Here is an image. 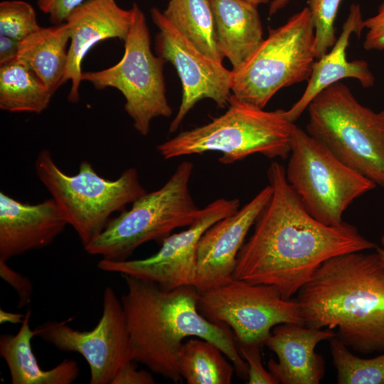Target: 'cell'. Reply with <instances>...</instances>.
Returning a JSON list of instances; mask_svg holds the SVG:
<instances>
[{"label": "cell", "instance_id": "cell-12", "mask_svg": "<svg viewBox=\"0 0 384 384\" xmlns=\"http://www.w3.org/2000/svg\"><path fill=\"white\" fill-rule=\"evenodd\" d=\"M72 319L48 321L33 330L36 336L60 351L75 352L87 361L90 384H112L119 370L134 361L121 299L111 287L103 293L102 314L96 326L80 331L68 325Z\"/></svg>", "mask_w": 384, "mask_h": 384}, {"label": "cell", "instance_id": "cell-13", "mask_svg": "<svg viewBox=\"0 0 384 384\" xmlns=\"http://www.w3.org/2000/svg\"><path fill=\"white\" fill-rule=\"evenodd\" d=\"M238 198H218L201 208L188 228L171 234L162 241L154 255L140 260L113 261L102 259L97 267L152 282L165 290L193 284L196 271L197 248L203 234L218 220L239 209Z\"/></svg>", "mask_w": 384, "mask_h": 384}, {"label": "cell", "instance_id": "cell-27", "mask_svg": "<svg viewBox=\"0 0 384 384\" xmlns=\"http://www.w3.org/2000/svg\"><path fill=\"white\" fill-rule=\"evenodd\" d=\"M33 7L21 0H5L0 3V35L21 41L38 31Z\"/></svg>", "mask_w": 384, "mask_h": 384}, {"label": "cell", "instance_id": "cell-17", "mask_svg": "<svg viewBox=\"0 0 384 384\" xmlns=\"http://www.w3.org/2000/svg\"><path fill=\"white\" fill-rule=\"evenodd\" d=\"M68 222L51 198L37 204L23 203L0 192V260L50 245Z\"/></svg>", "mask_w": 384, "mask_h": 384}, {"label": "cell", "instance_id": "cell-36", "mask_svg": "<svg viewBox=\"0 0 384 384\" xmlns=\"http://www.w3.org/2000/svg\"><path fill=\"white\" fill-rule=\"evenodd\" d=\"M289 1V0H275L274 2L270 4L269 9V16H273L278 11L284 8Z\"/></svg>", "mask_w": 384, "mask_h": 384}, {"label": "cell", "instance_id": "cell-23", "mask_svg": "<svg viewBox=\"0 0 384 384\" xmlns=\"http://www.w3.org/2000/svg\"><path fill=\"white\" fill-rule=\"evenodd\" d=\"M163 14L201 52L223 62L210 0H169Z\"/></svg>", "mask_w": 384, "mask_h": 384}, {"label": "cell", "instance_id": "cell-5", "mask_svg": "<svg viewBox=\"0 0 384 384\" xmlns=\"http://www.w3.org/2000/svg\"><path fill=\"white\" fill-rule=\"evenodd\" d=\"M306 132L347 166L384 187V114L337 82L309 103Z\"/></svg>", "mask_w": 384, "mask_h": 384}, {"label": "cell", "instance_id": "cell-18", "mask_svg": "<svg viewBox=\"0 0 384 384\" xmlns=\"http://www.w3.org/2000/svg\"><path fill=\"white\" fill-rule=\"evenodd\" d=\"M336 334L331 329H315L293 323L274 327L265 345L275 353L269 370L282 384H319L324 376V360L315 352L316 345Z\"/></svg>", "mask_w": 384, "mask_h": 384}, {"label": "cell", "instance_id": "cell-38", "mask_svg": "<svg viewBox=\"0 0 384 384\" xmlns=\"http://www.w3.org/2000/svg\"><path fill=\"white\" fill-rule=\"evenodd\" d=\"M245 1L258 6L259 5H261V4H270L272 2H274L275 0H245Z\"/></svg>", "mask_w": 384, "mask_h": 384}, {"label": "cell", "instance_id": "cell-31", "mask_svg": "<svg viewBox=\"0 0 384 384\" xmlns=\"http://www.w3.org/2000/svg\"><path fill=\"white\" fill-rule=\"evenodd\" d=\"M0 276L18 293L19 308H22L30 302L33 287L28 278L11 269L6 261L2 260H0Z\"/></svg>", "mask_w": 384, "mask_h": 384}, {"label": "cell", "instance_id": "cell-21", "mask_svg": "<svg viewBox=\"0 0 384 384\" xmlns=\"http://www.w3.org/2000/svg\"><path fill=\"white\" fill-rule=\"evenodd\" d=\"M31 311L28 310L16 334L0 336V355L8 366L12 384H70L79 375L78 363L64 359L54 368L44 370L35 356L31 340L36 336L29 321Z\"/></svg>", "mask_w": 384, "mask_h": 384}, {"label": "cell", "instance_id": "cell-6", "mask_svg": "<svg viewBox=\"0 0 384 384\" xmlns=\"http://www.w3.org/2000/svg\"><path fill=\"white\" fill-rule=\"evenodd\" d=\"M35 171L83 247L102 233L111 215L125 210L127 204L146 192L134 168L110 180L99 175L89 161H82L78 172L70 175L57 165L46 149L38 153Z\"/></svg>", "mask_w": 384, "mask_h": 384}, {"label": "cell", "instance_id": "cell-39", "mask_svg": "<svg viewBox=\"0 0 384 384\" xmlns=\"http://www.w3.org/2000/svg\"><path fill=\"white\" fill-rule=\"evenodd\" d=\"M380 241L383 247H384V235L382 236Z\"/></svg>", "mask_w": 384, "mask_h": 384}, {"label": "cell", "instance_id": "cell-19", "mask_svg": "<svg viewBox=\"0 0 384 384\" xmlns=\"http://www.w3.org/2000/svg\"><path fill=\"white\" fill-rule=\"evenodd\" d=\"M361 6L353 4L343 24L341 33L332 48L316 59L307 85L300 98L285 111L287 119L294 123L307 109L309 103L322 90L345 78H353L365 87L375 83V77L363 60H348L346 50L352 34L361 36L364 29Z\"/></svg>", "mask_w": 384, "mask_h": 384}, {"label": "cell", "instance_id": "cell-40", "mask_svg": "<svg viewBox=\"0 0 384 384\" xmlns=\"http://www.w3.org/2000/svg\"><path fill=\"white\" fill-rule=\"evenodd\" d=\"M381 112L384 114V110L383 111H381Z\"/></svg>", "mask_w": 384, "mask_h": 384}, {"label": "cell", "instance_id": "cell-16", "mask_svg": "<svg viewBox=\"0 0 384 384\" xmlns=\"http://www.w3.org/2000/svg\"><path fill=\"white\" fill-rule=\"evenodd\" d=\"M132 9H124L116 0H85L75 8L65 21L70 31L68 58L63 84L70 81L68 100H80L82 63L97 43L109 38L125 41L132 22Z\"/></svg>", "mask_w": 384, "mask_h": 384}, {"label": "cell", "instance_id": "cell-4", "mask_svg": "<svg viewBox=\"0 0 384 384\" xmlns=\"http://www.w3.org/2000/svg\"><path fill=\"white\" fill-rule=\"evenodd\" d=\"M285 111H266L232 95L223 114L181 132L156 148L165 159L211 151L222 154L219 161L223 164L255 154L286 159L295 124L287 119Z\"/></svg>", "mask_w": 384, "mask_h": 384}, {"label": "cell", "instance_id": "cell-25", "mask_svg": "<svg viewBox=\"0 0 384 384\" xmlns=\"http://www.w3.org/2000/svg\"><path fill=\"white\" fill-rule=\"evenodd\" d=\"M223 351L213 343L198 337L183 342L178 369L188 384H230L234 372Z\"/></svg>", "mask_w": 384, "mask_h": 384}, {"label": "cell", "instance_id": "cell-10", "mask_svg": "<svg viewBox=\"0 0 384 384\" xmlns=\"http://www.w3.org/2000/svg\"><path fill=\"white\" fill-rule=\"evenodd\" d=\"M132 22L124 43V53L115 65L103 70L82 72V81L97 90L114 88L125 99L124 110L134 129L142 136L150 131L152 120L169 117L172 109L166 96L165 60L154 55L144 14L132 4Z\"/></svg>", "mask_w": 384, "mask_h": 384}, {"label": "cell", "instance_id": "cell-37", "mask_svg": "<svg viewBox=\"0 0 384 384\" xmlns=\"http://www.w3.org/2000/svg\"><path fill=\"white\" fill-rule=\"evenodd\" d=\"M375 249L376 253L378 255L380 264L384 268V247H378L377 245Z\"/></svg>", "mask_w": 384, "mask_h": 384}, {"label": "cell", "instance_id": "cell-20", "mask_svg": "<svg viewBox=\"0 0 384 384\" xmlns=\"http://www.w3.org/2000/svg\"><path fill=\"white\" fill-rule=\"evenodd\" d=\"M210 1L220 48L236 71L264 40L257 6L245 0Z\"/></svg>", "mask_w": 384, "mask_h": 384}, {"label": "cell", "instance_id": "cell-24", "mask_svg": "<svg viewBox=\"0 0 384 384\" xmlns=\"http://www.w3.org/2000/svg\"><path fill=\"white\" fill-rule=\"evenodd\" d=\"M53 95L38 77L17 60L0 65V109L12 112L39 114Z\"/></svg>", "mask_w": 384, "mask_h": 384}, {"label": "cell", "instance_id": "cell-14", "mask_svg": "<svg viewBox=\"0 0 384 384\" xmlns=\"http://www.w3.org/2000/svg\"><path fill=\"white\" fill-rule=\"evenodd\" d=\"M150 14L159 29L155 38L156 54L174 65L182 85L181 102L169 128V133H174L189 111L203 99L212 100L220 108L228 107L233 71L196 48L158 8H151Z\"/></svg>", "mask_w": 384, "mask_h": 384}, {"label": "cell", "instance_id": "cell-29", "mask_svg": "<svg viewBox=\"0 0 384 384\" xmlns=\"http://www.w3.org/2000/svg\"><path fill=\"white\" fill-rule=\"evenodd\" d=\"M241 357L247 365L248 384H277L279 382L269 370L267 371L262 363L261 346L257 345L237 344Z\"/></svg>", "mask_w": 384, "mask_h": 384}, {"label": "cell", "instance_id": "cell-11", "mask_svg": "<svg viewBox=\"0 0 384 384\" xmlns=\"http://www.w3.org/2000/svg\"><path fill=\"white\" fill-rule=\"evenodd\" d=\"M198 308L208 320L228 326L236 343L262 347L273 327L304 325L297 299H284L273 285L233 279L199 293Z\"/></svg>", "mask_w": 384, "mask_h": 384}, {"label": "cell", "instance_id": "cell-35", "mask_svg": "<svg viewBox=\"0 0 384 384\" xmlns=\"http://www.w3.org/2000/svg\"><path fill=\"white\" fill-rule=\"evenodd\" d=\"M26 314L20 313H11L8 312L2 309H0V323L4 324L6 322L17 324H21L25 318Z\"/></svg>", "mask_w": 384, "mask_h": 384}, {"label": "cell", "instance_id": "cell-30", "mask_svg": "<svg viewBox=\"0 0 384 384\" xmlns=\"http://www.w3.org/2000/svg\"><path fill=\"white\" fill-rule=\"evenodd\" d=\"M367 29L363 48L367 50L384 49V0L378 9L377 14L363 20Z\"/></svg>", "mask_w": 384, "mask_h": 384}, {"label": "cell", "instance_id": "cell-9", "mask_svg": "<svg viewBox=\"0 0 384 384\" xmlns=\"http://www.w3.org/2000/svg\"><path fill=\"white\" fill-rule=\"evenodd\" d=\"M289 156L288 183L307 213L324 225L341 224L353 201L376 186L296 125Z\"/></svg>", "mask_w": 384, "mask_h": 384}, {"label": "cell", "instance_id": "cell-33", "mask_svg": "<svg viewBox=\"0 0 384 384\" xmlns=\"http://www.w3.org/2000/svg\"><path fill=\"white\" fill-rule=\"evenodd\" d=\"M155 380L151 374L138 370L133 361L122 367L115 376L112 384H154Z\"/></svg>", "mask_w": 384, "mask_h": 384}, {"label": "cell", "instance_id": "cell-2", "mask_svg": "<svg viewBox=\"0 0 384 384\" xmlns=\"http://www.w3.org/2000/svg\"><path fill=\"white\" fill-rule=\"evenodd\" d=\"M127 291L121 296L134 361L174 383L182 380L178 356L184 338L195 336L215 344L232 362L238 375L247 380L230 329L208 320L199 311V292L192 286L165 290L156 284L122 275Z\"/></svg>", "mask_w": 384, "mask_h": 384}, {"label": "cell", "instance_id": "cell-26", "mask_svg": "<svg viewBox=\"0 0 384 384\" xmlns=\"http://www.w3.org/2000/svg\"><path fill=\"white\" fill-rule=\"evenodd\" d=\"M329 341L338 384H384V353L362 358L353 354L336 336Z\"/></svg>", "mask_w": 384, "mask_h": 384}, {"label": "cell", "instance_id": "cell-15", "mask_svg": "<svg viewBox=\"0 0 384 384\" xmlns=\"http://www.w3.org/2000/svg\"><path fill=\"white\" fill-rule=\"evenodd\" d=\"M272 194V188L269 184L243 207L218 220L203 234L197 248L193 284L199 293L233 279L237 257L246 235Z\"/></svg>", "mask_w": 384, "mask_h": 384}, {"label": "cell", "instance_id": "cell-3", "mask_svg": "<svg viewBox=\"0 0 384 384\" xmlns=\"http://www.w3.org/2000/svg\"><path fill=\"white\" fill-rule=\"evenodd\" d=\"M297 293L304 326L338 328L336 336L361 353L384 351V268L376 252L329 259Z\"/></svg>", "mask_w": 384, "mask_h": 384}, {"label": "cell", "instance_id": "cell-34", "mask_svg": "<svg viewBox=\"0 0 384 384\" xmlns=\"http://www.w3.org/2000/svg\"><path fill=\"white\" fill-rule=\"evenodd\" d=\"M20 41L0 35V65L17 60Z\"/></svg>", "mask_w": 384, "mask_h": 384}, {"label": "cell", "instance_id": "cell-1", "mask_svg": "<svg viewBox=\"0 0 384 384\" xmlns=\"http://www.w3.org/2000/svg\"><path fill=\"white\" fill-rule=\"evenodd\" d=\"M267 174L272 194L238 255L233 279L273 285L289 299L329 259L376 247L351 224L330 226L311 216L282 164L272 162Z\"/></svg>", "mask_w": 384, "mask_h": 384}, {"label": "cell", "instance_id": "cell-32", "mask_svg": "<svg viewBox=\"0 0 384 384\" xmlns=\"http://www.w3.org/2000/svg\"><path fill=\"white\" fill-rule=\"evenodd\" d=\"M85 0H36L38 9L48 16L53 24L65 21L68 14Z\"/></svg>", "mask_w": 384, "mask_h": 384}, {"label": "cell", "instance_id": "cell-22", "mask_svg": "<svg viewBox=\"0 0 384 384\" xmlns=\"http://www.w3.org/2000/svg\"><path fill=\"white\" fill-rule=\"evenodd\" d=\"M70 36L65 21L41 27L20 41L17 60L28 68L53 95L63 84Z\"/></svg>", "mask_w": 384, "mask_h": 384}, {"label": "cell", "instance_id": "cell-28", "mask_svg": "<svg viewBox=\"0 0 384 384\" xmlns=\"http://www.w3.org/2000/svg\"><path fill=\"white\" fill-rule=\"evenodd\" d=\"M342 0H307L315 33V56L326 53L336 41L335 21Z\"/></svg>", "mask_w": 384, "mask_h": 384}, {"label": "cell", "instance_id": "cell-8", "mask_svg": "<svg viewBox=\"0 0 384 384\" xmlns=\"http://www.w3.org/2000/svg\"><path fill=\"white\" fill-rule=\"evenodd\" d=\"M316 59L314 27L306 6L270 29L247 61L232 70V95L264 109L282 88L308 81Z\"/></svg>", "mask_w": 384, "mask_h": 384}, {"label": "cell", "instance_id": "cell-7", "mask_svg": "<svg viewBox=\"0 0 384 384\" xmlns=\"http://www.w3.org/2000/svg\"><path fill=\"white\" fill-rule=\"evenodd\" d=\"M193 170L191 161H183L161 187L146 192L129 210L110 218L85 250L105 260H125L144 243L163 241L175 229L189 226L201 211L189 191Z\"/></svg>", "mask_w": 384, "mask_h": 384}]
</instances>
